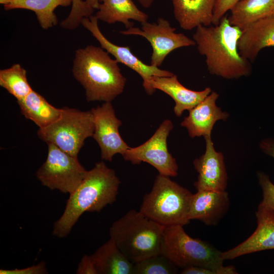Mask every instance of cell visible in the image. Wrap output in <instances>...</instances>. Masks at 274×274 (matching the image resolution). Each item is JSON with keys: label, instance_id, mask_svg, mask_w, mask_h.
Returning <instances> with one entry per match:
<instances>
[{"label": "cell", "instance_id": "10", "mask_svg": "<svg viewBox=\"0 0 274 274\" xmlns=\"http://www.w3.org/2000/svg\"><path fill=\"white\" fill-rule=\"evenodd\" d=\"M141 24V28L132 26L119 32L123 35L140 36L148 40L152 48L151 65L159 67L174 50L195 45L193 39L183 33H176V28L163 18H159L156 23L146 21Z\"/></svg>", "mask_w": 274, "mask_h": 274}, {"label": "cell", "instance_id": "3", "mask_svg": "<svg viewBox=\"0 0 274 274\" xmlns=\"http://www.w3.org/2000/svg\"><path fill=\"white\" fill-rule=\"evenodd\" d=\"M118 63L101 47L88 45L76 50L72 71L85 89L87 101L111 102L122 93L126 79Z\"/></svg>", "mask_w": 274, "mask_h": 274}, {"label": "cell", "instance_id": "14", "mask_svg": "<svg viewBox=\"0 0 274 274\" xmlns=\"http://www.w3.org/2000/svg\"><path fill=\"white\" fill-rule=\"evenodd\" d=\"M257 227L255 231L237 246L222 252L223 260H232L237 257L274 249V210L260 203L256 212Z\"/></svg>", "mask_w": 274, "mask_h": 274}, {"label": "cell", "instance_id": "28", "mask_svg": "<svg viewBox=\"0 0 274 274\" xmlns=\"http://www.w3.org/2000/svg\"><path fill=\"white\" fill-rule=\"evenodd\" d=\"M257 176L262 191L263 198L260 203L274 210V184L263 172H259Z\"/></svg>", "mask_w": 274, "mask_h": 274}, {"label": "cell", "instance_id": "36", "mask_svg": "<svg viewBox=\"0 0 274 274\" xmlns=\"http://www.w3.org/2000/svg\"><path fill=\"white\" fill-rule=\"evenodd\" d=\"M13 0H0V4L4 5L9 4Z\"/></svg>", "mask_w": 274, "mask_h": 274}, {"label": "cell", "instance_id": "12", "mask_svg": "<svg viewBox=\"0 0 274 274\" xmlns=\"http://www.w3.org/2000/svg\"><path fill=\"white\" fill-rule=\"evenodd\" d=\"M90 111L94 126L92 137L100 149L101 159L111 162L115 154L122 155L129 148L119 132L122 122L117 118L111 102H104Z\"/></svg>", "mask_w": 274, "mask_h": 274}, {"label": "cell", "instance_id": "6", "mask_svg": "<svg viewBox=\"0 0 274 274\" xmlns=\"http://www.w3.org/2000/svg\"><path fill=\"white\" fill-rule=\"evenodd\" d=\"M192 194L169 177L159 174L150 192L144 195L139 211L164 227L184 226L190 221L188 215Z\"/></svg>", "mask_w": 274, "mask_h": 274}, {"label": "cell", "instance_id": "13", "mask_svg": "<svg viewBox=\"0 0 274 274\" xmlns=\"http://www.w3.org/2000/svg\"><path fill=\"white\" fill-rule=\"evenodd\" d=\"M204 139L205 152L193 161L198 174L194 185L197 191H226L228 178L223 155L215 150L211 135L205 136Z\"/></svg>", "mask_w": 274, "mask_h": 274}, {"label": "cell", "instance_id": "20", "mask_svg": "<svg viewBox=\"0 0 274 274\" xmlns=\"http://www.w3.org/2000/svg\"><path fill=\"white\" fill-rule=\"evenodd\" d=\"M99 6L95 16L109 24L123 23L126 28L133 26L130 20L141 23L147 21L148 15L140 10L132 0H99Z\"/></svg>", "mask_w": 274, "mask_h": 274}, {"label": "cell", "instance_id": "32", "mask_svg": "<svg viewBox=\"0 0 274 274\" xmlns=\"http://www.w3.org/2000/svg\"><path fill=\"white\" fill-rule=\"evenodd\" d=\"M182 274H217L212 269L200 266H190L181 269Z\"/></svg>", "mask_w": 274, "mask_h": 274}, {"label": "cell", "instance_id": "7", "mask_svg": "<svg viewBox=\"0 0 274 274\" xmlns=\"http://www.w3.org/2000/svg\"><path fill=\"white\" fill-rule=\"evenodd\" d=\"M94 130L91 111L63 107L60 117L49 125L39 128L41 140L54 144L70 155L78 157L85 140L92 137Z\"/></svg>", "mask_w": 274, "mask_h": 274}, {"label": "cell", "instance_id": "18", "mask_svg": "<svg viewBox=\"0 0 274 274\" xmlns=\"http://www.w3.org/2000/svg\"><path fill=\"white\" fill-rule=\"evenodd\" d=\"M150 85L154 90H161L174 100V111L177 117L181 116L185 110L193 108L212 92L209 87L198 91L189 89L180 83L175 75L170 77L152 76Z\"/></svg>", "mask_w": 274, "mask_h": 274}, {"label": "cell", "instance_id": "16", "mask_svg": "<svg viewBox=\"0 0 274 274\" xmlns=\"http://www.w3.org/2000/svg\"><path fill=\"white\" fill-rule=\"evenodd\" d=\"M229 206L226 191L198 190L192 194L188 218L198 220L208 225H215L225 215Z\"/></svg>", "mask_w": 274, "mask_h": 274}, {"label": "cell", "instance_id": "25", "mask_svg": "<svg viewBox=\"0 0 274 274\" xmlns=\"http://www.w3.org/2000/svg\"><path fill=\"white\" fill-rule=\"evenodd\" d=\"M0 85L17 100L32 90L27 80L26 71L18 63L0 71Z\"/></svg>", "mask_w": 274, "mask_h": 274}, {"label": "cell", "instance_id": "17", "mask_svg": "<svg viewBox=\"0 0 274 274\" xmlns=\"http://www.w3.org/2000/svg\"><path fill=\"white\" fill-rule=\"evenodd\" d=\"M274 47V15L260 19L242 29L237 47L240 55L253 61L261 49Z\"/></svg>", "mask_w": 274, "mask_h": 274}, {"label": "cell", "instance_id": "15", "mask_svg": "<svg viewBox=\"0 0 274 274\" xmlns=\"http://www.w3.org/2000/svg\"><path fill=\"white\" fill-rule=\"evenodd\" d=\"M219 95L212 91L202 101L189 111V115L184 118L181 125L188 130L192 138L211 135L215 123L220 120L226 121L229 114L223 112L216 105Z\"/></svg>", "mask_w": 274, "mask_h": 274}, {"label": "cell", "instance_id": "11", "mask_svg": "<svg viewBox=\"0 0 274 274\" xmlns=\"http://www.w3.org/2000/svg\"><path fill=\"white\" fill-rule=\"evenodd\" d=\"M81 24L91 32L101 47L112 55L118 62L128 66L142 77L143 86L148 94L152 95L155 91L150 85V80L152 76L170 77L174 75L168 71L145 64L131 52L128 46H118L111 42L99 29L98 19L95 15L84 17Z\"/></svg>", "mask_w": 274, "mask_h": 274}, {"label": "cell", "instance_id": "29", "mask_svg": "<svg viewBox=\"0 0 274 274\" xmlns=\"http://www.w3.org/2000/svg\"><path fill=\"white\" fill-rule=\"evenodd\" d=\"M240 1L241 0H217L214 10L212 24H219L227 12Z\"/></svg>", "mask_w": 274, "mask_h": 274}, {"label": "cell", "instance_id": "19", "mask_svg": "<svg viewBox=\"0 0 274 274\" xmlns=\"http://www.w3.org/2000/svg\"><path fill=\"white\" fill-rule=\"evenodd\" d=\"M174 14L180 27L191 30L199 25L210 26L217 0H172Z\"/></svg>", "mask_w": 274, "mask_h": 274}, {"label": "cell", "instance_id": "5", "mask_svg": "<svg viewBox=\"0 0 274 274\" xmlns=\"http://www.w3.org/2000/svg\"><path fill=\"white\" fill-rule=\"evenodd\" d=\"M161 252L178 268L196 266L217 274L237 273L232 265L225 266L222 252L209 243L190 236L180 225L164 228Z\"/></svg>", "mask_w": 274, "mask_h": 274}, {"label": "cell", "instance_id": "33", "mask_svg": "<svg viewBox=\"0 0 274 274\" xmlns=\"http://www.w3.org/2000/svg\"><path fill=\"white\" fill-rule=\"evenodd\" d=\"M259 147L262 151L274 158V138H266L259 143Z\"/></svg>", "mask_w": 274, "mask_h": 274}, {"label": "cell", "instance_id": "34", "mask_svg": "<svg viewBox=\"0 0 274 274\" xmlns=\"http://www.w3.org/2000/svg\"><path fill=\"white\" fill-rule=\"evenodd\" d=\"M85 2L87 7L92 10L98 8L99 0H85Z\"/></svg>", "mask_w": 274, "mask_h": 274}, {"label": "cell", "instance_id": "35", "mask_svg": "<svg viewBox=\"0 0 274 274\" xmlns=\"http://www.w3.org/2000/svg\"><path fill=\"white\" fill-rule=\"evenodd\" d=\"M144 8H148L152 6L155 0H136Z\"/></svg>", "mask_w": 274, "mask_h": 274}, {"label": "cell", "instance_id": "30", "mask_svg": "<svg viewBox=\"0 0 274 274\" xmlns=\"http://www.w3.org/2000/svg\"><path fill=\"white\" fill-rule=\"evenodd\" d=\"M47 273L48 271L44 261H41L36 265L21 269H0L1 274H45Z\"/></svg>", "mask_w": 274, "mask_h": 274}, {"label": "cell", "instance_id": "21", "mask_svg": "<svg viewBox=\"0 0 274 274\" xmlns=\"http://www.w3.org/2000/svg\"><path fill=\"white\" fill-rule=\"evenodd\" d=\"M90 256L98 274H133L134 263L111 238Z\"/></svg>", "mask_w": 274, "mask_h": 274}, {"label": "cell", "instance_id": "23", "mask_svg": "<svg viewBox=\"0 0 274 274\" xmlns=\"http://www.w3.org/2000/svg\"><path fill=\"white\" fill-rule=\"evenodd\" d=\"M229 11L230 23L242 30L255 21L274 15V0H241Z\"/></svg>", "mask_w": 274, "mask_h": 274}, {"label": "cell", "instance_id": "9", "mask_svg": "<svg viewBox=\"0 0 274 274\" xmlns=\"http://www.w3.org/2000/svg\"><path fill=\"white\" fill-rule=\"evenodd\" d=\"M173 127L170 120H164L148 141L138 147H129L122 155L123 158L134 164L147 162L163 176H177L176 160L168 152L167 146V138Z\"/></svg>", "mask_w": 274, "mask_h": 274}, {"label": "cell", "instance_id": "22", "mask_svg": "<svg viewBox=\"0 0 274 274\" xmlns=\"http://www.w3.org/2000/svg\"><path fill=\"white\" fill-rule=\"evenodd\" d=\"M17 103L21 114L39 128L47 126L55 121L62 111V108L54 107L33 90L24 98L17 100Z\"/></svg>", "mask_w": 274, "mask_h": 274}, {"label": "cell", "instance_id": "2", "mask_svg": "<svg viewBox=\"0 0 274 274\" xmlns=\"http://www.w3.org/2000/svg\"><path fill=\"white\" fill-rule=\"evenodd\" d=\"M242 30L223 16L214 26L199 25L193 35L198 52L206 58L210 73L227 79L251 74L249 61L239 54L237 43Z\"/></svg>", "mask_w": 274, "mask_h": 274}, {"label": "cell", "instance_id": "1", "mask_svg": "<svg viewBox=\"0 0 274 274\" xmlns=\"http://www.w3.org/2000/svg\"><path fill=\"white\" fill-rule=\"evenodd\" d=\"M120 183L113 169L104 161L96 162L70 194L63 214L54 224L53 234L59 238L65 237L83 213L99 212L113 203Z\"/></svg>", "mask_w": 274, "mask_h": 274}, {"label": "cell", "instance_id": "8", "mask_svg": "<svg viewBox=\"0 0 274 274\" xmlns=\"http://www.w3.org/2000/svg\"><path fill=\"white\" fill-rule=\"evenodd\" d=\"M48 154L43 164L38 169L36 177L42 185L50 190L72 193L79 186L87 171L74 157L50 143Z\"/></svg>", "mask_w": 274, "mask_h": 274}, {"label": "cell", "instance_id": "26", "mask_svg": "<svg viewBox=\"0 0 274 274\" xmlns=\"http://www.w3.org/2000/svg\"><path fill=\"white\" fill-rule=\"evenodd\" d=\"M178 268L162 253L134 263L133 274H174Z\"/></svg>", "mask_w": 274, "mask_h": 274}, {"label": "cell", "instance_id": "31", "mask_svg": "<svg viewBox=\"0 0 274 274\" xmlns=\"http://www.w3.org/2000/svg\"><path fill=\"white\" fill-rule=\"evenodd\" d=\"M77 274H98L90 255L82 257L76 270Z\"/></svg>", "mask_w": 274, "mask_h": 274}, {"label": "cell", "instance_id": "4", "mask_svg": "<svg viewBox=\"0 0 274 274\" xmlns=\"http://www.w3.org/2000/svg\"><path fill=\"white\" fill-rule=\"evenodd\" d=\"M164 227L140 211L131 210L112 224L109 234L126 257L135 263L161 253Z\"/></svg>", "mask_w": 274, "mask_h": 274}, {"label": "cell", "instance_id": "27", "mask_svg": "<svg viewBox=\"0 0 274 274\" xmlns=\"http://www.w3.org/2000/svg\"><path fill=\"white\" fill-rule=\"evenodd\" d=\"M94 11L90 9L85 1L73 0L71 10L67 17L60 23L61 26L69 30L76 28L84 17H89Z\"/></svg>", "mask_w": 274, "mask_h": 274}, {"label": "cell", "instance_id": "24", "mask_svg": "<svg viewBox=\"0 0 274 274\" xmlns=\"http://www.w3.org/2000/svg\"><path fill=\"white\" fill-rule=\"evenodd\" d=\"M73 0H13L4 5L6 11L22 9L33 11L41 27L44 29L55 26L58 23L54 10L59 6L72 5Z\"/></svg>", "mask_w": 274, "mask_h": 274}]
</instances>
